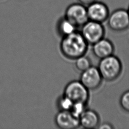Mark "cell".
Returning a JSON list of instances; mask_svg holds the SVG:
<instances>
[{
	"instance_id": "cell-1",
	"label": "cell",
	"mask_w": 129,
	"mask_h": 129,
	"mask_svg": "<svg viewBox=\"0 0 129 129\" xmlns=\"http://www.w3.org/2000/svg\"><path fill=\"white\" fill-rule=\"evenodd\" d=\"M88 45L81 32L76 30L71 34L63 36L60 47L64 56L75 60L86 54Z\"/></svg>"
},
{
	"instance_id": "cell-2",
	"label": "cell",
	"mask_w": 129,
	"mask_h": 129,
	"mask_svg": "<svg viewBox=\"0 0 129 129\" xmlns=\"http://www.w3.org/2000/svg\"><path fill=\"white\" fill-rule=\"evenodd\" d=\"M97 68L103 80L107 82L117 79L122 70L120 60L113 54L100 59Z\"/></svg>"
},
{
	"instance_id": "cell-3",
	"label": "cell",
	"mask_w": 129,
	"mask_h": 129,
	"mask_svg": "<svg viewBox=\"0 0 129 129\" xmlns=\"http://www.w3.org/2000/svg\"><path fill=\"white\" fill-rule=\"evenodd\" d=\"M80 32L87 43L93 45L104 38L105 28L102 23L88 20L82 26Z\"/></svg>"
},
{
	"instance_id": "cell-4",
	"label": "cell",
	"mask_w": 129,
	"mask_h": 129,
	"mask_svg": "<svg viewBox=\"0 0 129 129\" xmlns=\"http://www.w3.org/2000/svg\"><path fill=\"white\" fill-rule=\"evenodd\" d=\"M64 95L73 102L87 103L89 99V90L79 81L74 80L69 82L64 90Z\"/></svg>"
},
{
	"instance_id": "cell-5",
	"label": "cell",
	"mask_w": 129,
	"mask_h": 129,
	"mask_svg": "<svg viewBox=\"0 0 129 129\" xmlns=\"http://www.w3.org/2000/svg\"><path fill=\"white\" fill-rule=\"evenodd\" d=\"M64 17L77 28L82 27L89 19L87 7L80 3H73L66 9Z\"/></svg>"
},
{
	"instance_id": "cell-6",
	"label": "cell",
	"mask_w": 129,
	"mask_h": 129,
	"mask_svg": "<svg viewBox=\"0 0 129 129\" xmlns=\"http://www.w3.org/2000/svg\"><path fill=\"white\" fill-rule=\"evenodd\" d=\"M109 28L116 32H121L129 28V14L127 10L118 9L109 14L107 19Z\"/></svg>"
},
{
	"instance_id": "cell-7",
	"label": "cell",
	"mask_w": 129,
	"mask_h": 129,
	"mask_svg": "<svg viewBox=\"0 0 129 129\" xmlns=\"http://www.w3.org/2000/svg\"><path fill=\"white\" fill-rule=\"evenodd\" d=\"M103 79L97 67L91 66L81 72L80 81L89 91L97 89L101 85Z\"/></svg>"
},
{
	"instance_id": "cell-8",
	"label": "cell",
	"mask_w": 129,
	"mask_h": 129,
	"mask_svg": "<svg viewBox=\"0 0 129 129\" xmlns=\"http://www.w3.org/2000/svg\"><path fill=\"white\" fill-rule=\"evenodd\" d=\"M87 11L89 20L101 23L107 20L110 14L107 6L97 1L87 6Z\"/></svg>"
},
{
	"instance_id": "cell-9",
	"label": "cell",
	"mask_w": 129,
	"mask_h": 129,
	"mask_svg": "<svg viewBox=\"0 0 129 129\" xmlns=\"http://www.w3.org/2000/svg\"><path fill=\"white\" fill-rule=\"evenodd\" d=\"M55 122L58 127L62 129H75L80 126L79 118L68 110H60L56 115Z\"/></svg>"
},
{
	"instance_id": "cell-10",
	"label": "cell",
	"mask_w": 129,
	"mask_h": 129,
	"mask_svg": "<svg viewBox=\"0 0 129 129\" xmlns=\"http://www.w3.org/2000/svg\"><path fill=\"white\" fill-rule=\"evenodd\" d=\"M92 45L93 53L99 59L113 54L114 51V47L112 42L105 38L101 39Z\"/></svg>"
},
{
	"instance_id": "cell-11",
	"label": "cell",
	"mask_w": 129,
	"mask_h": 129,
	"mask_svg": "<svg viewBox=\"0 0 129 129\" xmlns=\"http://www.w3.org/2000/svg\"><path fill=\"white\" fill-rule=\"evenodd\" d=\"M80 126L86 129L97 128L100 124V117L95 110L86 108L80 116Z\"/></svg>"
},
{
	"instance_id": "cell-12",
	"label": "cell",
	"mask_w": 129,
	"mask_h": 129,
	"mask_svg": "<svg viewBox=\"0 0 129 129\" xmlns=\"http://www.w3.org/2000/svg\"><path fill=\"white\" fill-rule=\"evenodd\" d=\"M77 27L65 17L61 19L58 23V29L63 36L69 35L77 30Z\"/></svg>"
},
{
	"instance_id": "cell-13",
	"label": "cell",
	"mask_w": 129,
	"mask_h": 129,
	"mask_svg": "<svg viewBox=\"0 0 129 129\" xmlns=\"http://www.w3.org/2000/svg\"><path fill=\"white\" fill-rule=\"evenodd\" d=\"M75 60V67L81 72L85 71L92 66L90 59L85 54L79 57Z\"/></svg>"
},
{
	"instance_id": "cell-14",
	"label": "cell",
	"mask_w": 129,
	"mask_h": 129,
	"mask_svg": "<svg viewBox=\"0 0 129 129\" xmlns=\"http://www.w3.org/2000/svg\"><path fill=\"white\" fill-rule=\"evenodd\" d=\"M87 103L80 102H74V104L70 111H71V112L74 116L78 118H79L81 114L87 108Z\"/></svg>"
},
{
	"instance_id": "cell-15",
	"label": "cell",
	"mask_w": 129,
	"mask_h": 129,
	"mask_svg": "<svg viewBox=\"0 0 129 129\" xmlns=\"http://www.w3.org/2000/svg\"><path fill=\"white\" fill-rule=\"evenodd\" d=\"M74 104V102L65 95L61 97L58 100V106L60 110L70 111Z\"/></svg>"
},
{
	"instance_id": "cell-16",
	"label": "cell",
	"mask_w": 129,
	"mask_h": 129,
	"mask_svg": "<svg viewBox=\"0 0 129 129\" xmlns=\"http://www.w3.org/2000/svg\"><path fill=\"white\" fill-rule=\"evenodd\" d=\"M119 105L121 108L129 112V90L123 92L119 98Z\"/></svg>"
},
{
	"instance_id": "cell-17",
	"label": "cell",
	"mask_w": 129,
	"mask_h": 129,
	"mask_svg": "<svg viewBox=\"0 0 129 129\" xmlns=\"http://www.w3.org/2000/svg\"><path fill=\"white\" fill-rule=\"evenodd\" d=\"M97 128L101 129H111L113 128V125L108 122H103L101 124H99Z\"/></svg>"
},
{
	"instance_id": "cell-18",
	"label": "cell",
	"mask_w": 129,
	"mask_h": 129,
	"mask_svg": "<svg viewBox=\"0 0 129 129\" xmlns=\"http://www.w3.org/2000/svg\"><path fill=\"white\" fill-rule=\"evenodd\" d=\"M96 1L97 0H78L79 3L85 5L86 7Z\"/></svg>"
},
{
	"instance_id": "cell-19",
	"label": "cell",
	"mask_w": 129,
	"mask_h": 129,
	"mask_svg": "<svg viewBox=\"0 0 129 129\" xmlns=\"http://www.w3.org/2000/svg\"><path fill=\"white\" fill-rule=\"evenodd\" d=\"M127 11H128V14H129V6H128V9L127 10Z\"/></svg>"
}]
</instances>
